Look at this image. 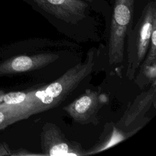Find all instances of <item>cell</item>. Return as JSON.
I'll return each instance as SVG.
<instances>
[{
  "instance_id": "obj_1",
  "label": "cell",
  "mask_w": 156,
  "mask_h": 156,
  "mask_svg": "<svg viewBox=\"0 0 156 156\" xmlns=\"http://www.w3.org/2000/svg\"><path fill=\"white\" fill-rule=\"evenodd\" d=\"M52 25L63 31L92 29L91 6L83 0H25Z\"/></svg>"
},
{
  "instance_id": "obj_2",
  "label": "cell",
  "mask_w": 156,
  "mask_h": 156,
  "mask_svg": "<svg viewBox=\"0 0 156 156\" xmlns=\"http://www.w3.org/2000/svg\"><path fill=\"white\" fill-rule=\"evenodd\" d=\"M156 26V2L150 1L126 38V76L133 80L148 50L152 29Z\"/></svg>"
},
{
  "instance_id": "obj_3",
  "label": "cell",
  "mask_w": 156,
  "mask_h": 156,
  "mask_svg": "<svg viewBox=\"0 0 156 156\" xmlns=\"http://www.w3.org/2000/svg\"><path fill=\"white\" fill-rule=\"evenodd\" d=\"M107 49L108 56L119 58L124 56L127 37L133 27L134 0H111Z\"/></svg>"
},
{
  "instance_id": "obj_4",
  "label": "cell",
  "mask_w": 156,
  "mask_h": 156,
  "mask_svg": "<svg viewBox=\"0 0 156 156\" xmlns=\"http://www.w3.org/2000/svg\"><path fill=\"white\" fill-rule=\"evenodd\" d=\"M109 102V98L97 90L86 89L79 97L63 107V109L77 123L80 124L99 123L98 113Z\"/></svg>"
},
{
  "instance_id": "obj_5",
  "label": "cell",
  "mask_w": 156,
  "mask_h": 156,
  "mask_svg": "<svg viewBox=\"0 0 156 156\" xmlns=\"http://www.w3.org/2000/svg\"><path fill=\"white\" fill-rule=\"evenodd\" d=\"M60 41H53L38 52L15 57L0 65V73H16L30 71L46 68L62 58L68 49H48ZM69 47V46H68Z\"/></svg>"
},
{
  "instance_id": "obj_6",
  "label": "cell",
  "mask_w": 156,
  "mask_h": 156,
  "mask_svg": "<svg viewBox=\"0 0 156 156\" xmlns=\"http://www.w3.org/2000/svg\"><path fill=\"white\" fill-rule=\"evenodd\" d=\"M41 150L44 155L83 156L87 151L76 141L68 140L54 123L46 122L41 133Z\"/></svg>"
},
{
  "instance_id": "obj_7",
  "label": "cell",
  "mask_w": 156,
  "mask_h": 156,
  "mask_svg": "<svg viewBox=\"0 0 156 156\" xmlns=\"http://www.w3.org/2000/svg\"><path fill=\"white\" fill-rule=\"evenodd\" d=\"M156 81L151 83L150 88L146 91L138 94L133 102L129 106L124 114L116 123L119 129L128 131L138 127L136 122H141L144 115L153 105L155 107Z\"/></svg>"
},
{
  "instance_id": "obj_8",
  "label": "cell",
  "mask_w": 156,
  "mask_h": 156,
  "mask_svg": "<svg viewBox=\"0 0 156 156\" xmlns=\"http://www.w3.org/2000/svg\"><path fill=\"white\" fill-rule=\"evenodd\" d=\"M141 127L126 131L119 129L113 122H107L97 143L87 151L86 155H91L105 150L136 133Z\"/></svg>"
},
{
  "instance_id": "obj_9",
  "label": "cell",
  "mask_w": 156,
  "mask_h": 156,
  "mask_svg": "<svg viewBox=\"0 0 156 156\" xmlns=\"http://www.w3.org/2000/svg\"><path fill=\"white\" fill-rule=\"evenodd\" d=\"M135 82L140 88H143L153 82L156 81V63L151 65L140 66Z\"/></svg>"
},
{
  "instance_id": "obj_10",
  "label": "cell",
  "mask_w": 156,
  "mask_h": 156,
  "mask_svg": "<svg viewBox=\"0 0 156 156\" xmlns=\"http://www.w3.org/2000/svg\"><path fill=\"white\" fill-rule=\"evenodd\" d=\"M20 120L18 112L13 105L0 104V129Z\"/></svg>"
},
{
  "instance_id": "obj_11",
  "label": "cell",
  "mask_w": 156,
  "mask_h": 156,
  "mask_svg": "<svg viewBox=\"0 0 156 156\" xmlns=\"http://www.w3.org/2000/svg\"><path fill=\"white\" fill-rule=\"evenodd\" d=\"M91 7L93 12L103 15L108 20H110L112 7L106 0H83Z\"/></svg>"
},
{
  "instance_id": "obj_12",
  "label": "cell",
  "mask_w": 156,
  "mask_h": 156,
  "mask_svg": "<svg viewBox=\"0 0 156 156\" xmlns=\"http://www.w3.org/2000/svg\"><path fill=\"white\" fill-rule=\"evenodd\" d=\"M10 155V151L9 150L8 147H4L3 145L0 144V155Z\"/></svg>"
}]
</instances>
